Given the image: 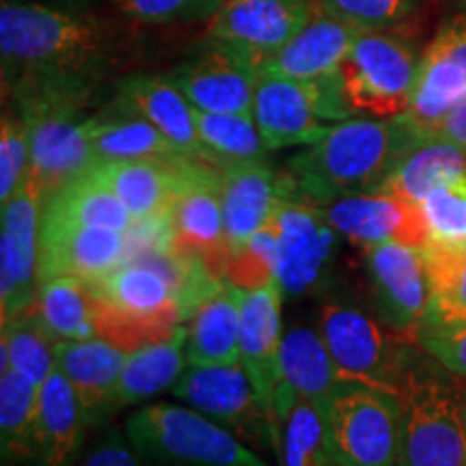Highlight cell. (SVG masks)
<instances>
[{"mask_svg": "<svg viewBox=\"0 0 466 466\" xmlns=\"http://www.w3.org/2000/svg\"><path fill=\"white\" fill-rule=\"evenodd\" d=\"M3 86L15 102L56 97L86 104L106 74V33L89 17L37 3L3 0Z\"/></svg>", "mask_w": 466, "mask_h": 466, "instance_id": "obj_1", "label": "cell"}, {"mask_svg": "<svg viewBox=\"0 0 466 466\" xmlns=\"http://www.w3.org/2000/svg\"><path fill=\"white\" fill-rule=\"evenodd\" d=\"M425 134L406 115L391 119H343L289 162L281 197L324 208L350 195L374 192Z\"/></svg>", "mask_w": 466, "mask_h": 466, "instance_id": "obj_2", "label": "cell"}, {"mask_svg": "<svg viewBox=\"0 0 466 466\" xmlns=\"http://www.w3.org/2000/svg\"><path fill=\"white\" fill-rule=\"evenodd\" d=\"M126 434L149 466H270L247 442L190 406L147 404Z\"/></svg>", "mask_w": 466, "mask_h": 466, "instance_id": "obj_3", "label": "cell"}, {"mask_svg": "<svg viewBox=\"0 0 466 466\" xmlns=\"http://www.w3.org/2000/svg\"><path fill=\"white\" fill-rule=\"evenodd\" d=\"M398 400V466H466V398L434 371L410 363Z\"/></svg>", "mask_w": 466, "mask_h": 466, "instance_id": "obj_4", "label": "cell"}, {"mask_svg": "<svg viewBox=\"0 0 466 466\" xmlns=\"http://www.w3.org/2000/svg\"><path fill=\"white\" fill-rule=\"evenodd\" d=\"M326 458L337 466H398L400 400L341 382L322 406Z\"/></svg>", "mask_w": 466, "mask_h": 466, "instance_id": "obj_5", "label": "cell"}, {"mask_svg": "<svg viewBox=\"0 0 466 466\" xmlns=\"http://www.w3.org/2000/svg\"><path fill=\"white\" fill-rule=\"evenodd\" d=\"M319 335L343 382L365 384L398 398L410 365L408 350L412 337L395 333L360 309L341 302H326L322 307Z\"/></svg>", "mask_w": 466, "mask_h": 466, "instance_id": "obj_6", "label": "cell"}, {"mask_svg": "<svg viewBox=\"0 0 466 466\" xmlns=\"http://www.w3.org/2000/svg\"><path fill=\"white\" fill-rule=\"evenodd\" d=\"M419 61L404 39L360 31L341 66L346 100L354 115L391 119L410 108Z\"/></svg>", "mask_w": 466, "mask_h": 466, "instance_id": "obj_7", "label": "cell"}, {"mask_svg": "<svg viewBox=\"0 0 466 466\" xmlns=\"http://www.w3.org/2000/svg\"><path fill=\"white\" fill-rule=\"evenodd\" d=\"M86 104L56 97H33L17 102L31 145L28 175L44 190L46 199L67 182L96 167L89 127L83 116Z\"/></svg>", "mask_w": 466, "mask_h": 466, "instance_id": "obj_8", "label": "cell"}, {"mask_svg": "<svg viewBox=\"0 0 466 466\" xmlns=\"http://www.w3.org/2000/svg\"><path fill=\"white\" fill-rule=\"evenodd\" d=\"M173 398L195 408L255 450L279 456V436L242 363L188 365L171 389Z\"/></svg>", "mask_w": 466, "mask_h": 466, "instance_id": "obj_9", "label": "cell"}, {"mask_svg": "<svg viewBox=\"0 0 466 466\" xmlns=\"http://www.w3.org/2000/svg\"><path fill=\"white\" fill-rule=\"evenodd\" d=\"M46 195L31 175L3 203L0 231V307L3 319L26 313L39 289V238Z\"/></svg>", "mask_w": 466, "mask_h": 466, "instance_id": "obj_10", "label": "cell"}, {"mask_svg": "<svg viewBox=\"0 0 466 466\" xmlns=\"http://www.w3.org/2000/svg\"><path fill=\"white\" fill-rule=\"evenodd\" d=\"M279 240V283L289 299L326 281L337 253V233L322 208L281 197L270 218Z\"/></svg>", "mask_w": 466, "mask_h": 466, "instance_id": "obj_11", "label": "cell"}, {"mask_svg": "<svg viewBox=\"0 0 466 466\" xmlns=\"http://www.w3.org/2000/svg\"><path fill=\"white\" fill-rule=\"evenodd\" d=\"M171 247L177 253L203 261L220 281L231 258L223 203H220V168L192 158L184 188L171 212Z\"/></svg>", "mask_w": 466, "mask_h": 466, "instance_id": "obj_12", "label": "cell"}, {"mask_svg": "<svg viewBox=\"0 0 466 466\" xmlns=\"http://www.w3.org/2000/svg\"><path fill=\"white\" fill-rule=\"evenodd\" d=\"M365 272L380 322L417 339L428 311L430 277L421 248L384 242L363 248Z\"/></svg>", "mask_w": 466, "mask_h": 466, "instance_id": "obj_13", "label": "cell"}, {"mask_svg": "<svg viewBox=\"0 0 466 466\" xmlns=\"http://www.w3.org/2000/svg\"><path fill=\"white\" fill-rule=\"evenodd\" d=\"M283 296L279 279L259 289H240V363L279 436V450H281L283 430L277 412L279 391L283 387Z\"/></svg>", "mask_w": 466, "mask_h": 466, "instance_id": "obj_14", "label": "cell"}, {"mask_svg": "<svg viewBox=\"0 0 466 466\" xmlns=\"http://www.w3.org/2000/svg\"><path fill=\"white\" fill-rule=\"evenodd\" d=\"M259 67L244 52L220 39H208L171 74L197 110L253 115Z\"/></svg>", "mask_w": 466, "mask_h": 466, "instance_id": "obj_15", "label": "cell"}, {"mask_svg": "<svg viewBox=\"0 0 466 466\" xmlns=\"http://www.w3.org/2000/svg\"><path fill=\"white\" fill-rule=\"evenodd\" d=\"M313 7L316 0H225L208 35L244 52L261 69L305 26Z\"/></svg>", "mask_w": 466, "mask_h": 466, "instance_id": "obj_16", "label": "cell"}, {"mask_svg": "<svg viewBox=\"0 0 466 466\" xmlns=\"http://www.w3.org/2000/svg\"><path fill=\"white\" fill-rule=\"evenodd\" d=\"M466 91V14L453 15L419 58L408 119L425 137H436L441 121Z\"/></svg>", "mask_w": 466, "mask_h": 466, "instance_id": "obj_17", "label": "cell"}, {"mask_svg": "<svg viewBox=\"0 0 466 466\" xmlns=\"http://www.w3.org/2000/svg\"><path fill=\"white\" fill-rule=\"evenodd\" d=\"M253 119L268 149L316 145L329 132L313 83L259 69Z\"/></svg>", "mask_w": 466, "mask_h": 466, "instance_id": "obj_18", "label": "cell"}, {"mask_svg": "<svg viewBox=\"0 0 466 466\" xmlns=\"http://www.w3.org/2000/svg\"><path fill=\"white\" fill-rule=\"evenodd\" d=\"M322 214L339 236L360 248L384 242L423 248L428 242L421 206L391 192L374 190L343 197L324 206Z\"/></svg>", "mask_w": 466, "mask_h": 466, "instance_id": "obj_19", "label": "cell"}, {"mask_svg": "<svg viewBox=\"0 0 466 466\" xmlns=\"http://www.w3.org/2000/svg\"><path fill=\"white\" fill-rule=\"evenodd\" d=\"M126 258L127 238L124 231L42 220L39 281L67 275L93 283L124 264Z\"/></svg>", "mask_w": 466, "mask_h": 466, "instance_id": "obj_20", "label": "cell"}, {"mask_svg": "<svg viewBox=\"0 0 466 466\" xmlns=\"http://www.w3.org/2000/svg\"><path fill=\"white\" fill-rule=\"evenodd\" d=\"M190 156L171 160L97 162L91 175L115 192L134 220L168 218L184 188Z\"/></svg>", "mask_w": 466, "mask_h": 466, "instance_id": "obj_21", "label": "cell"}, {"mask_svg": "<svg viewBox=\"0 0 466 466\" xmlns=\"http://www.w3.org/2000/svg\"><path fill=\"white\" fill-rule=\"evenodd\" d=\"M113 108L143 116L184 156L212 165L197 130V110L171 76H127L116 85Z\"/></svg>", "mask_w": 466, "mask_h": 466, "instance_id": "obj_22", "label": "cell"}, {"mask_svg": "<svg viewBox=\"0 0 466 466\" xmlns=\"http://www.w3.org/2000/svg\"><path fill=\"white\" fill-rule=\"evenodd\" d=\"M91 432L72 384L55 370L39 384L31 466H76Z\"/></svg>", "mask_w": 466, "mask_h": 466, "instance_id": "obj_23", "label": "cell"}, {"mask_svg": "<svg viewBox=\"0 0 466 466\" xmlns=\"http://www.w3.org/2000/svg\"><path fill=\"white\" fill-rule=\"evenodd\" d=\"M127 352L100 337L83 341H56L55 365L72 384L89 428H97L115 410V393Z\"/></svg>", "mask_w": 466, "mask_h": 466, "instance_id": "obj_24", "label": "cell"}, {"mask_svg": "<svg viewBox=\"0 0 466 466\" xmlns=\"http://www.w3.org/2000/svg\"><path fill=\"white\" fill-rule=\"evenodd\" d=\"M279 199L281 177L264 160L220 167V203L231 253L270 223Z\"/></svg>", "mask_w": 466, "mask_h": 466, "instance_id": "obj_25", "label": "cell"}, {"mask_svg": "<svg viewBox=\"0 0 466 466\" xmlns=\"http://www.w3.org/2000/svg\"><path fill=\"white\" fill-rule=\"evenodd\" d=\"M359 33L360 28L329 15L316 3L305 26L261 69L305 83L326 78L339 72Z\"/></svg>", "mask_w": 466, "mask_h": 466, "instance_id": "obj_26", "label": "cell"}, {"mask_svg": "<svg viewBox=\"0 0 466 466\" xmlns=\"http://www.w3.org/2000/svg\"><path fill=\"white\" fill-rule=\"evenodd\" d=\"M188 365L240 363V289L223 281L184 319Z\"/></svg>", "mask_w": 466, "mask_h": 466, "instance_id": "obj_27", "label": "cell"}, {"mask_svg": "<svg viewBox=\"0 0 466 466\" xmlns=\"http://www.w3.org/2000/svg\"><path fill=\"white\" fill-rule=\"evenodd\" d=\"M186 341H188V330H186V324H182L168 339L127 354L119 382H116L115 410L171 391L188 365Z\"/></svg>", "mask_w": 466, "mask_h": 466, "instance_id": "obj_28", "label": "cell"}, {"mask_svg": "<svg viewBox=\"0 0 466 466\" xmlns=\"http://www.w3.org/2000/svg\"><path fill=\"white\" fill-rule=\"evenodd\" d=\"M93 156L97 162L124 160H171L184 156L158 127L143 116L113 108L86 119Z\"/></svg>", "mask_w": 466, "mask_h": 466, "instance_id": "obj_29", "label": "cell"}, {"mask_svg": "<svg viewBox=\"0 0 466 466\" xmlns=\"http://www.w3.org/2000/svg\"><path fill=\"white\" fill-rule=\"evenodd\" d=\"M281 374L285 389L313 401L319 410L343 382L322 335L307 326H296L283 335Z\"/></svg>", "mask_w": 466, "mask_h": 466, "instance_id": "obj_30", "label": "cell"}, {"mask_svg": "<svg viewBox=\"0 0 466 466\" xmlns=\"http://www.w3.org/2000/svg\"><path fill=\"white\" fill-rule=\"evenodd\" d=\"M466 175V149L445 138L430 137L410 149L378 190L421 203L442 184Z\"/></svg>", "mask_w": 466, "mask_h": 466, "instance_id": "obj_31", "label": "cell"}, {"mask_svg": "<svg viewBox=\"0 0 466 466\" xmlns=\"http://www.w3.org/2000/svg\"><path fill=\"white\" fill-rule=\"evenodd\" d=\"M52 343L83 341L96 337L93 291L78 277L58 275L39 281L37 299L31 307Z\"/></svg>", "mask_w": 466, "mask_h": 466, "instance_id": "obj_32", "label": "cell"}, {"mask_svg": "<svg viewBox=\"0 0 466 466\" xmlns=\"http://www.w3.org/2000/svg\"><path fill=\"white\" fill-rule=\"evenodd\" d=\"M42 220L104 227L124 233L134 223L132 214L116 199L115 192L97 182L91 173L80 175L50 195L44 203Z\"/></svg>", "mask_w": 466, "mask_h": 466, "instance_id": "obj_33", "label": "cell"}, {"mask_svg": "<svg viewBox=\"0 0 466 466\" xmlns=\"http://www.w3.org/2000/svg\"><path fill=\"white\" fill-rule=\"evenodd\" d=\"M39 387L11 367H0V450L3 466L33 462V421Z\"/></svg>", "mask_w": 466, "mask_h": 466, "instance_id": "obj_34", "label": "cell"}, {"mask_svg": "<svg viewBox=\"0 0 466 466\" xmlns=\"http://www.w3.org/2000/svg\"><path fill=\"white\" fill-rule=\"evenodd\" d=\"M421 250L428 264L430 302L417 337L466 326V255Z\"/></svg>", "mask_w": 466, "mask_h": 466, "instance_id": "obj_35", "label": "cell"}, {"mask_svg": "<svg viewBox=\"0 0 466 466\" xmlns=\"http://www.w3.org/2000/svg\"><path fill=\"white\" fill-rule=\"evenodd\" d=\"M197 110V108H195ZM197 130L214 167L264 160L266 147L250 113H206L197 110Z\"/></svg>", "mask_w": 466, "mask_h": 466, "instance_id": "obj_36", "label": "cell"}, {"mask_svg": "<svg viewBox=\"0 0 466 466\" xmlns=\"http://www.w3.org/2000/svg\"><path fill=\"white\" fill-rule=\"evenodd\" d=\"M0 367H11L20 371L28 380L39 387L52 371L55 365V343L33 316L26 313L3 319V337H0Z\"/></svg>", "mask_w": 466, "mask_h": 466, "instance_id": "obj_37", "label": "cell"}, {"mask_svg": "<svg viewBox=\"0 0 466 466\" xmlns=\"http://www.w3.org/2000/svg\"><path fill=\"white\" fill-rule=\"evenodd\" d=\"M419 206L428 229L423 248L466 255V175L434 188Z\"/></svg>", "mask_w": 466, "mask_h": 466, "instance_id": "obj_38", "label": "cell"}, {"mask_svg": "<svg viewBox=\"0 0 466 466\" xmlns=\"http://www.w3.org/2000/svg\"><path fill=\"white\" fill-rule=\"evenodd\" d=\"M281 466H322L324 450V417L322 410L305 398L296 395L283 415Z\"/></svg>", "mask_w": 466, "mask_h": 466, "instance_id": "obj_39", "label": "cell"}, {"mask_svg": "<svg viewBox=\"0 0 466 466\" xmlns=\"http://www.w3.org/2000/svg\"><path fill=\"white\" fill-rule=\"evenodd\" d=\"M225 279L238 289H259L279 279V240L272 223L233 250Z\"/></svg>", "mask_w": 466, "mask_h": 466, "instance_id": "obj_40", "label": "cell"}, {"mask_svg": "<svg viewBox=\"0 0 466 466\" xmlns=\"http://www.w3.org/2000/svg\"><path fill=\"white\" fill-rule=\"evenodd\" d=\"M31 167L28 130L20 113L5 110L0 124V201H9L26 179Z\"/></svg>", "mask_w": 466, "mask_h": 466, "instance_id": "obj_41", "label": "cell"}, {"mask_svg": "<svg viewBox=\"0 0 466 466\" xmlns=\"http://www.w3.org/2000/svg\"><path fill=\"white\" fill-rule=\"evenodd\" d=\"M318 7L360 31H384L415 7V0H316Z\"/></svg>", "mask_w": 466, "mask_h": 466, "instance_id": "obj_42", "label": "cell"}, {"mask_svg": "<svg viewBox=\"0 0 466 466\" xmlns=\"http://www.w3.org/2000/svg\"><path fill=\"white\" fill-rule=\"evenodd\" d=\"M115 7L143 25L212 20L225 0H113Z\"/></svg>", "mask_w": 466, "mask_h": 466, "instance_id": "obj_43", "label": "cell"}, {"mask_svg": "<svg viewBox=\"0 0 466 466\" xmlns=\"http://www.w3.org/2000/svg\"><path fill=\"white\" fill-rule=\"evenodd\" d=\"M76 466H147L145 460L134 450L132 441L127 439L126 430L116 425H106L80 453Z\"/></svg>", "mask_w": 466, "mask_h": 466, "instance_id": "obj_44", "label": "cell"}, {"mask_svg": "<svg viewBox=\"0 0 466 466\" xmlns=\"http://www.w3.org/2000/svg\"><path fill=\"white\" fill-rule=\"evenodd\" d=\"M417 343L447 371L466 376V326L442 333H421L417 337Z\"/></svg>", "mask_w": 466, "mask_h": 466, "instance_id": "obj_45", "label": "cell"}, {"mask_svg": "<svg viewBox=\"0 0 466 466\" xmlns=\"http://www.w3.org/2000/svg\"><path fill=\"white\" fill-rule=\"evenodd\" d=\"M436 137L456 143L460 147L466 149V91L462 93V97L453 104L450 113L445 115V119L441 121Z\"/></svg>", "mask_w": 466, "mask_h": 466, "instance_id": "obj_46", "label": "cell"}, {"mask_svg": "<svg viewBox=\"0 0 466 466\" xmlns=\"http://www.w3.org/2000/svg\"><path fill=\"white\" fill-rule=\"evenodd\" d=\"M322 466H337V464H335V462H330V460H329V458H326V460H324V464H322Z\"/></svg>", "mask_w": 466, "mask_h": 466, "instance_id": "obj_47", "label": "cell"}, {"mask_svg": "<svg viewBox=\"0 0 466 466\" xmlns=\"http://www.w3.org/2000/svg\"><path fill=\"white\" fill-rule=\"evenodd\" d=\"M464 417H466V400H464Z\"/></svg>", "mask_w": 466, "mask_h": 466, "instance_id": "obj_48", "label": "cell"}]
</instances>
